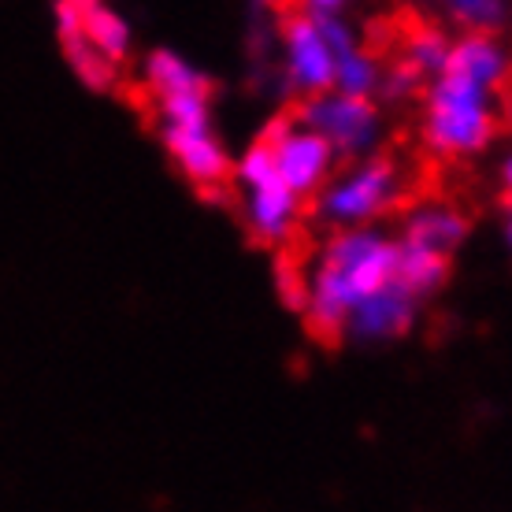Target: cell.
<instances>
[{"mask_svg": "<svg viewBox=\"0 0 512 512\" xmlns=\"http://www.w3.org/2000/svg\"><path fill=\"white\" fill-rule=\"evenodd\" d=\"M394 238H397V234H394ZM449 260H453V256L431 253V249H423V245H412V242H401V238H397L394 275L405 282V286H409L420 301H431V297L446 286Z\"/></svg>", "mask_w": 512, "mask_h": 512, "instance_id": "5bb4252c", "label": "cell"}, {"mask_svg": "<svg viewBox=\"0 0 512 512\" xmlns=\"http://www.w3.org/2000/svg\"><path fill=\"white\" fill-rule=\"evenodd\" d=\"M494 97V90L457 71H438L435 78H427L420 112L423 149L438 160H472L487 153L498 138Z\"/></svg>", "mask_w": 512, "mask_h": 512, "instance_id": "3957f363", "label": "cell"}, {"mask_svg": "<svg viewBox=\"0 0 512 512\" xmlns=\"http://www.w3.org/2000/svg\"><path fill=\"white\" fill-rule=\"evenodd\" d=\"M260 138L268 141L279 179L286 182L301 201H308V197L338 171V164H342L338 153L331 149V141L320 138L312 127H305L294 112L271 119Z\"/></svg>", "mask_w": 512, "mask_h": 512, "instance_id": "52a82bcc", "label": "cell"}, {"mask_svg": "<svg viewBox=\"0 0 512 512\" xmlns=\"http://www.w3.org/2000/svg\"><path fill=\"white\" fill-rule=\"evenodd\" d=\"M409 190V171L394 156L372 153L360 160H346V167L334 171L308 201H312L316 223L334 231V227L379 223L409 201Z\"/></svg>", "mask_w": 512, "mask_h": 512, "instance_id": "277c9868", "label": "cell"}, {"mask_svg": "<svg viewBox=\"0 0 512 512\" xmlns=\"http://www.w3.org/2000/svg\"><path fill=\"white\" fill-rule=\"evenodd\" d=\"M282 82L297 97H312L334 86V52L323 38L320 15L290 12L279 26Z\"/></svg>", "mask_w": 512, "mask_h": 512, "instance_id": "ba28073f", "label": "cell"}, {"mask_svg": "<svg viewBox=\"0 0 512 512\" xmlns=\"http://www.w3.org/2000/svg\"><path fill=\"white\" fill-rule=\"evenodd\" d=\"M449 45H453V38H449V30L442 23H412L397 41V60L409 64L427 82V78H435L446 67Z\"/></svg>", "mask_w": 512, "mask_h": 512, "instance_id": "9a60e30c", "label": "cell"}, {"mask_svg": "<svg viewBox=\"0 0 512 512\" xmlns=\"http://www.w3.org/2000/svg\"><path fill=\"white\" fill-rule=\"evenodd\" d=\"M501 190H505V242L512 249V149L501 160Z\"/></svg>", "mask_w": 512, "mask_h": 512, "instance_id": "d6986e66", "label": "cell"}, {"mask_svg": "<svg viewBox=\"0 0 512 512\" xmlns=\"http://www.w3.org/2000/svg\"><path fill=\"white\" fill-rule=\"evenodd\" d=\"M141 86L149 93L156 134L182 175L212 190L231 179V156L212 119V82L201 67L171 49H153L141 60Z\"/></svg>", "mask_w": 512, "mask_h": 512, "instance_id": "6da1fadb", "label": "cell"}, {"mask_svg": "<svg viewBox=\"0 0 512 512\" xmlns=\"http://www.w3.org/2000/svg\"><path fill=\"white\" fill-rule=\"evenodd\" d=\"M446 23L457 30H483V34H501L512 23V0H438Z\"/></svg>", "mask_w": 512, "mask_h": 512, "instance_id": "2e32d148", "label": "cell"}, {"mask_svg": "<svg viewBox=\"0 0 512 512\" xmlns=\"http://www.w3.org/2000/svg\"><path fill=\"white\" fill-rule=\"evenodd\" d=\"M231 179L242 193V219L245 231L253 234V242L279 249L297 234L305 201L297 197L275 171L271 149L264 138H256L238 160L231 164Z\"/></svg>", "mask_w": 512, "mask_h": 512, "instance_id": "5b68a950", "label": "cell"}, {"mask_svg": "<svg viewBox=\"0 0 512 512\" xmlns=\"http://www.w3.org/2000/svg\"><path fill=\"white\" fill-rule=\"evenodd\" d=\"M349 0H297V8L301 12H312V15H331V12H346Z\"/></svg>", "mask_w": 512, "mask_h": 512, "instance_id": "ffe728a7", "label": "cell"}, {"mask_svg": "<svg viewBox=\"0 0 512 512\" xmlns=\"http://www.w3.org/2000/svg\"><path fill=\"white\" fill-rule=\"evenodd\" d=\"M294 116L312 127L320 138L331 141L338 160H360L383 149L386 116L375 97H353L342 90H323L312 97H301Z\"/></svg>", "mask_w": 512, "mask_h": 512, "instance_id": "8992f818", "label": "cell"}, {"mask_svg": "<svg viewBox=\"0 0 512 512\" xmlns=\"http://www.w3.org/2000/svg\"><path fill=\"white\" fill-rule=\"evenodd\" d=\"M501 108H505V123L512 127V90L505 93V101H501Z\"/></svg>", "mask_w": 512, "mask_h": 512, "instance_id": "44dd1931", "label": "cell"}, {"mask_svg": "<svg viewBox=\"0 0 512 512\" xmlns=\"http://www.w3.org/2000/svg\"><path fill=\"white\" fill-rule=\"evenodd\" d=\"M442 71H457V75L501 93L512 78V49L498 34L464 30L461 38H453V45H449V60Z\"/></svg>", "mask_w": 512, "mask_h": 512, "instance_id": "8fae6325", "label": "cell"}, {"mask_svg": "<svg viewBox=\"0 0 512 512\" xmlns=\"http://www.w3.org/2000/svg\"><path fill=\"white\" fill-rule=\"evenodd\" d=\"M420 90H423V78L409 64L394 60V64H383V78H379L375 101L383 97V104H409Z\"/></svg>", "mask_w": 512, "mask_h": 512, "instance_id": "ac0fdd59", "label": "cell"}, {"mask_svg": "<svg viewBox=\"0 0 512 512\" xmlns=\"http://www.w3.org/2000/svg\"><path fill=\"white\" fill-rule=\"evenodd\" d=\"M420 308H423L420 297L412 294L397 275H390L383 286H375L364 301L353 305V312L346 316L338 338L357 342V346H390V342H401L416 327V320H420Z\"/></svg>", "mask_w": 512, "mask_h": 512, "instance_id": "9c48e42d", "label": "cell"}, {"mask_svg": "<svg viewBox=\"0 0 512 512\" xmlns=\"http://www.w3.org/2000/svg\"><path fill=\"white\" fill-rule=\"evenodd\" d=\"M56 34H60V45H64V60L90 90H108V86L116 82V67L108 64L101 52L78 34V26H75V19H71V12H67L64 0L56 4Z\"/></svg>", "mask_w": 512, "mask_h": 512, "instance_id": "4fadbf2b", "label": "cell"}, {"mask_svg": "<svg viewBox=\"0 0 512 512\" xmlns=\"http://www.w3.org/2000/svg\"><path fill=\"white\" fill-rule=\"evenodd\" d=\"M468 231L472 223L453 201H442V197H423V201H412L401 216V231L397 238L412 245H423L431 253L453 256L468 242Z\"/></svg>", "mask_w": 512, "mask_h": 512, "instance_id": "30bf717a", "label": "cell"}, {"mask_svg": "<svg viewBox=\"0 0 512 512\" xmlns=\"http://www.w3.org/2000/svg\"><path fill=\"white\" fill-rule=\"evenodd\" d=\"M394 264L397 238L379 223L334 227L301 271L305 279L297 312L305 316L308 331L320 338H338L353 305L364 301L375 286H383L394 275Z\"/></svg>", "mask_w": 512, "mask_h": 512, "instance_id": "7a4b0ae2", "label": "cell"}, {"mask_svg": "<svg viewBox=\"0 0 512 512\" xmlns=\"http://www.w3.org/2000/svg\"><path fill=\"white\" fill-rule=\"evenodd\" d=\"M64 4L75 19L78 34L90 41L108 64H127L134 52V30L123 19V12H116L108 0H64Z\"/></svg>", "mask_w": 512, "mask_h": 512, "instance_id": "7c38bea8", "label": "cell"}, {"mask_svg": "<svg viewBox=\"0 0 512 512\" xmlns=\"http://www.w3.org/2000/svg\"><path fill=\"white\" fill-rule=\"evenodd\" d=\"M379 78H383V60L368 45H357L334 60V90L353 93V97H375Z\"/></svg>", "mask_w": 512, "mask_h": 512, "instance_id": "e0dca14e", "label": "cell"}]
</instances>
